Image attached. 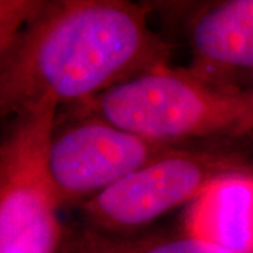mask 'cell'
I'll return each instance as SVG.
<instances>
[{"label": "cell", "mask_w": 253, "mask_h": 253, "mask_svg": "<svg viewBox=\"0 0 253 253\" xmlns=\"http://www.w3.org/2000/svg\"><path fill=\"white\" fill-rule=\"evenodd\" d=\"M61 249L68 253H225L184 232L116 235L86 225L65 226Z\"/></svg>", "instance_id": "obj_8"}, {"label": "cell", "mask_w": 253, "mask_h": 253, "mask_svg": "<svg viewBox=\"0 0 253 253\" xmlns=\"http://www.w3.org/2000/svg\"><path fill=\"white\" fill-rule=\"evenodd\" d=\"M58 253H68V252H65V251H62V249H59V252Z\"/></svg>", "instance_id": "obj_10"}, {"label": "cell", "mask_w": 253, "mask_h": 253, "mask_svg": "<svg viewBox=\"0 0 253 253\" xmlns=\"http://www.w3.org/2000/svg\"><path fill=\"white\" fill-rule=\"evenodd\" d=\"M184 234L225 253H253V165L219 177L184 212Z\"/></svg>", "instance_id": "obj_7"}, {"label": "cell", "mask_w": 253, "mask_h": 253, "mask_svg": "<svg viewBox=\"0 0 253 253\" xmlns=\"http://www.w3.org/2000/svg\"><path fill=\"white\" fill-rule=\"evenodd\" d=\"M40 1H0V48L6 46L33 17Z\"/></svg>", "instance_id": "obj_9"}, {"label": "cell", "mask_w": 253, "mask_h": 253, "mask_svg": "<svg viewBox=\"0 0 253 253\" xmlns=\"http://www.w3.org/2000/svg\"><path fill=\"white\" fill-rule=\"evenodd\" d=\"M189 17L187 69L210 82L242 87V79L253 73V0L206 3Z\"/></svg>", "instance_id": "obj_6"}, {"label": "cell", "mask_w": 253, "mask_h": 253, "mask_svg": "<svg viewBox=\"0 0 253 253\" xmlns=\"http://www.w3.org/2000/svg\"><path fill=\"white\" fill-rule=\"evenodd\" d=\"M251 166L232 151L190 148L117 181L81 206L83 225L106 234H138L173 208L191 203L219 177Z\"/></svg>", "instance_id": "obj_5"}, {"label": "cell", "mask_w": 253, "mask_h": 253, "mask_svg": "<svg viewBox=\"0 0 253 253\" xmlns=\"http://www.w3.org/2000/svg\"><path fill=\"white\" fill-rule=\"evenodd\" d=\"M149 9L124 0H52L0 48L1 117L46 97L75 106L159 66L172 45L148 24Z\"/></svg>", "instance_id": "obj_1"}, {"label": "cell", "mask_w": 253, "mask_h": 253, "mask_svg": "<svg viewBox=\"0 0 253 253\" xmlns=\"http://www.w3.org/2000/svg\"><path fill=\"white\" fill-rule=\"evenodd\" d=\"M68 109L174 145L253 132V91L210 82L187 68L159 66Z\"/></svg>", "instance_id": "obj_2"}, {"label": "cell", "mask_w": 253, "mask_h": 253, "mask_svg": "<svg viewBox=\"0 0 253 253\" xmlns=\"http://www.w3.org/2000/svg\"><path fill=\"white\" fill-rule=\"evenodd\" d=\"M46 97L14 118L0 148V253H58L65 226L46 169L58 114Z\"/></svg>", "instance_id": "obj_3"}, {"label": "cell", "mask_w": 253, "mask_h": 253, "mask_svg": "<svg viewBox=\"0 0 253 253\" xmlns=\"http://www.w3.org/2000/svg\"><path fill=\"white\" fill-rule=\"evenodd\" d=\"M190 145L149 139L90 114H56L46 148V169L61 204L83 206L117 181Z\"/></svg>", "instance_id": "obj_4"}]
</instances>
